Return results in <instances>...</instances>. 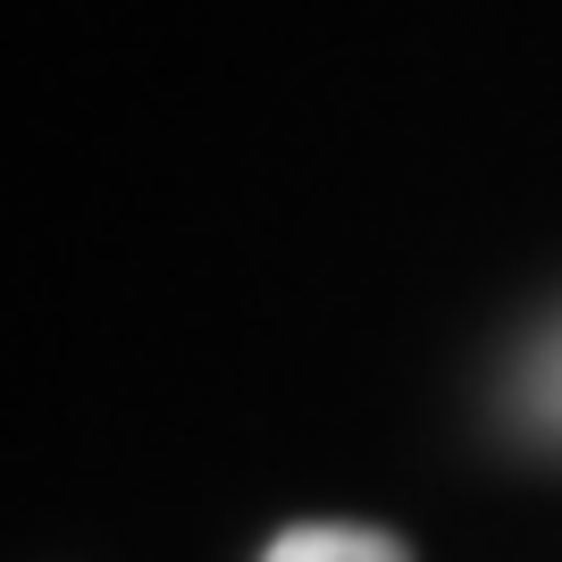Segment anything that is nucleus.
I'll list each match as a JSON object with an SVG mask.
<instances>
[{"mask_svg": "<svg viewBox=\"0 0 562 562\" xmlns=\"http://www.w3.org/2000/svg\"><path fill=\"white\" fill-rule=\"evenodd\" d=\"M513 420H520V437L562 453V319L538 328L529 352L513 361Z\"/></svg>", "mask_w": 562, "mask_h": 562, "instance_id": "1", "label": "nucleus"}, {"mask_svg": "<svg viewBox=\"0 0 562 562\" xmlns=\"http://www.w3.org/2000/svg\"><path fill=\"white\" fill-rule=\"evenodd\" d=\"M260 562H412L386 529H361V520H294L285 538H269Z\"/></svg>", "mask_w": 562, "mask_h": 562, "instance_id": "2", "label": "nucleus"}]
</instances>
